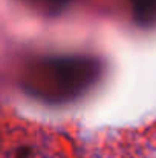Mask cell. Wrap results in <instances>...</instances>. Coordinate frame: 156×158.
I'll use <instances>...</instances> for the list:
<instances>
[{"label": "cell", "instance_id": "obj_1", "mask_svg": "<svg viewBox=\"0 0 156 158\" xmlns=\"http://www.w3.org/2000/svg\"><path fill=\"white\" fill-rule=\"evenodd\" d=\"M103 77V63L92 55L67 54L34 58L25 66L20 85L32 98L64 105L89 94Z\"/></svg>", "mask_w": 156, "mask_h": 158}, {"label": "cell", "instance_id": "obj_2", "mask_svg": "<svg viewBox=\"0 0 156 158\" xmlns=\"http://www.w3.org/2000/svg\"><path fill=\"white\" fill-rule=\"evenodd\" d=\"M133 19L141 26L156 25V0H129Z\"/></svg>", "mask_w": 156, "mask_h": 158}, {"label": "cell", "instance_id": "obj_3", "mask_svg": "<svg viewBox=\"0 0 156 158\" xmlns=\"http://www.w3.org/2000/svg\"><path fill=\"white\" fill-rule=\"evenodd\" d=\"M20 2L40 14L55 15L64 11L70 5L72 0H20Z\"/></svg>", "mask_w": 156, "mask_h": 158}]
</instances>
